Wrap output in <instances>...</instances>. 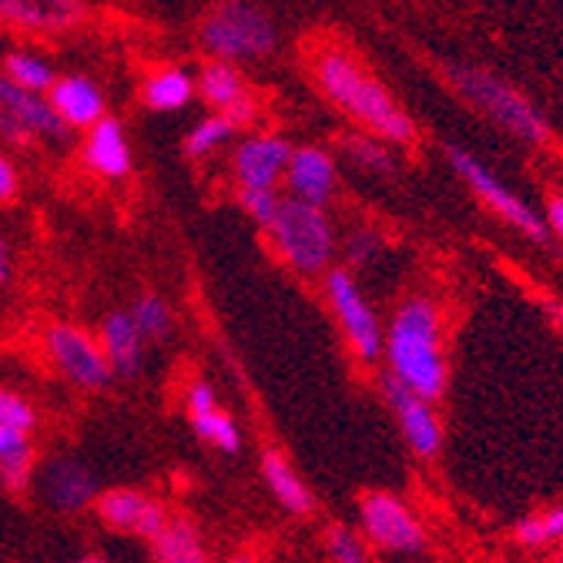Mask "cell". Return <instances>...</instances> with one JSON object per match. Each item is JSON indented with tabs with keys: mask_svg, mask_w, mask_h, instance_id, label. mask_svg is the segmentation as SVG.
<instances>
[{
	"mask_svg": "<svg viewBox=\"0 0 563 563\" xmlns=\"http://www.w3.org/2000/svg\"><path fill=\"white\" fill-rule=\"evenodd\" d=\"M239 131H242V124H239V118H232L229 111H216V114H208V118H201L191 131H188V137H185V155L188 158H208L216 148H222V145H229L232 137H239Z\"/></svg>",
	"mask_w": 563,
	"mask_h": 563,
	"instance_id": "25",
	"label": "cell"
},
{
	"mask_svg": "<svg viewBox=\"0 0 563 563\" xmlns=\"http://www.w3.org/2000/svg\"><path fill=\"white\" fill-rule=\"evenodd\" d=\"M191 430L198 433V440H205L208 446H216L222 453H239V446H242V433L235 427V419L225 416L222 409L191 416Z\"/></svg>",
	"mask_w": 563,
	"mask_h": 563,
	"instance_id": "29",
	"label": "cell"
},
{
	"mask_svg": "<svg viewBox=\"0 0 563 563\" xmlns=\"http://www.w3.org/2000/svg\"><path fill=\"white\" fill-rule=\"evenodd\" d=\"M81 162L91 175L104 178V181H121L134 172V155H131V141L128 131L118 118L104 114L101 121H95L85 134V148H81Z\"/></svg>",
	"mask_w": 563,
	"mask_h": 563,
	"instance_id": "14",
	"label": "cell"
},
{
	"mask_svg": "<svg viewBox=\"0 0 563 563\" xmlns=\"http://www.w3.org/2000/svg\"><path fill=\"white\" fill-rule=\"evenodd\" d=\"M131 319L134 325L141 329V335H145L148 342H165L175 329V316H172V306L165 296L158 292H141L134 302H131Z\"/></svg>",
	"mask_w": 563,
	"mask_h": 563,
	"instance_id": "27",
	"label": "cell"
},
{
	"mask_svg": "<svg viewBox=\"0 0 563 563\" xmlns=\"http://www.w3.org/2000/svg\"><path fill=\"white\" fill-rule=\"evenodd\" d=\"M517 540L523 547H540L550 540H563V507H553L540 517H530L517 527Z\"/></svg>",
	"mask_w": 563,
	"mask_h": 563,
	"instance_id": "31",
	"label": "cell"
},
{
	"mask_svg": "<svg viewBox=\"0 0 563 563\" xmlns=\"http://www.w3.org/2000/svg\"><path fill=\"white\" fill-rule=\"evenodd\" d=\"M0 427H14L31 433L37 427V412L31 406V399H24L21 393L0 386Z\"/></svg>",
	"mask_w": 563,
	"mask_h": 563,
	"instance_id": "32",
	"label": "cell"
},
{
	"mask_svg": "<svg viewBox=\"0 0 563 563\" xmlns=\"http://www.w3.org/2000/svg\"><path fill=\"white\" fill-rule=\"evenodd\" d=\"M345 155L352 158V165H360L373 175H393L396 172V155H393V145L369 131L363 134H349L345 137Z\"/></svg>",
	"mask_w": 563,
	"mask_h": 563,
	"instance_id": "28",
	"label": "cell"
},
{
	"mask_svg": "<svg viewBox=\"0 0 563 563\" xmlns=\"http://www.w3.org/2000/svg\"><path fill=\"white\" fill-rule=\"evenodd\" d=\"M198 98V81L185 67H158L141 85V101L158 114H175Z\"/></svg>",
	"mask_w": 563,
	"mask_h": 563,
	"instance_id": "21",
	"label": "cell"
},
{
	"mask_svg": "<svg viewBox=\"0 0 563 563\" xmlns=\"http://www.w3.org/2000/svg\"><path fill=\"white\" fill-rule=\"evenodd\" d=\"M81 563H108V560H95V556H91V560H81Z\"/></svg>",
	"mask_w": 563,
	"mask_h": 563,
	"instance_id": "41",
	"label": "cell"
},
{
	"mask_svg": "<svg viewBox=\"0 0 563 563\" xmlns=\"http://www.w3.org/2000/svg\"><path fill=\"white\" fill-rule=\"evenodd\" d=\"M325 299H329L349 345L356 349V356L366 363H376L383 356L386 329L379 325V316L373 312L369 299L363 296L356 275L349 268H329L325 272Z\"/></svg>",
	"mask_w": 563,
	"mask_h": 563,
	"instance_id": "8",
	"label": "cell"
},
{
	"mask_svg": "<svg viewBox=\"0 0 563 563\" xmlns=\"http://www.w3.org/2000/svg\"><path fill=\"white\" fill-rule=\"evenodd\" d=\"M98 339L108 356V366L114 373V379H137L141 369H145V335L134 325L128 309H111L101 325H98Z\"/></svg>",
	"mask_w": 563,
	"mask_h": 563,
	"instance_id": "17",
	"label": "cell"
},
{
	"mask_svg": "<svg viewBox=\"0 0 563 563\" xmlns=\"http://www.w3.org/2000/svg\"><path fill=\"white\" fill-rule=\"evenodd\" d=\"M54 111L64 118V124L75 131V128H91L95 121H101L108 114V101L104 91L95 78L88 75H57L54 88L47 91Z\"/></svg>",
	"mask_w": 563,
	"mask_h": 563,
	"instance_id": "20",
	"label": "cell"
},
{
	"mask_svg": "<svg viewBox=\"0 0 563 563\" xmlns=\"http://www.w3.org/2000/svg\"><path fill=\"white\" fill-rule=\"evenodd\" d=\"M292 145L282 134H249L232 152V175L239 188H275L286 178V168L292 162Z\"/></svg>",
	"mask_w": 563,
	"mask_h": 563,
	"instance_id": "9",
	"label": "cell"
},
{
	"mask_svg": "<svg viewBox=\"0 0 563 563\" xmlns=\"http://www.w3.org/2000/svg\"><path fill=\"white\" fill-rule=\"evenodd\" d=\"M547 225H550V235L563 242V195L547 198Z\"/></svg>",
	"mask_w": 563,
	"mask_h": 563,
	"instance_id": "38",
	"label": "cell"
},
{
	"mask_svg": "<svg viewBox=\"0 0 563 563\" xmlns=\"http://www.w3.org/2000/svg\"><path fill=\"white\" fill-rule=\"evenodd\" d=\"M0 70H4L14 85H21L27 91H41V95H47L57 81L54 64L34 51H8L4 60H0Z\"/></svg>",
	"mask_w": 563,
	"mask_h": 563,
	"instance_id": "26",
	"label": "cell"
},
{
	"mask_svg": "<svg viewBox=\"0 0 563 563\" xmlns=\"http://www.w3.org/2000/svg\"><path fill=\"white\" fill-rule=\"evenodd\" d=\"M44 500L60 514H78L98 500V483L91 470L75 456H51L41 470Z\"/></svg>",
	"mask_w": 563,
	"mask_h": 563,
	"instance_id": "16",
	"label": "cell"
},
{
	"mask_svg": "<svg viewBox=\"0 0 563 563\" xmlns=\"http://www.w3.org/2000/svg\"><path fill=\"white\" fill-rule=\"evenodd\" d=\"M275 252L299 275H322L335 258V229L322 205L302 198H282L278 216L268 229Z\"/></svg>",
	"mask_w": 563,
	"mask_h": 563,
	"instance_id": "5",
	"label": "cell"
},
{
	"mask_svg": "<svg viewBox=\"0 0 563 563\" xmlns=\"http://www.w3.org/2000/svg\"><path fill=\"white\" fill-rule=\"evenodd\" d=\"M91 18L88 0H0V24L57 37L78 31Z\"/></svg>",
	"mask_w": 563,
	"mask_h": 563,
	"instance_id": "11",
	"label": "cell"
},
{
	"mask_svg": "<svg viewBox=\"0 0 563 563\" xmlns=\"http://www.w3.org/2000/svg\"><path fill=\"white\" fill-rule=\"evenodd\" d=\"M34 131L18 118V114H11V111H4L0 108V141L4 145H11V148H31L34 145Z\"/></svg>",
	"mask_w": 563,
	"mask_h": 563,
	"instance_id": "34",
	"label": "cell"
},
{
	"mask_svg": "<svg viewBox=\"0 0 563 563\" xmlns=\"http://www.w3.org/2000/svg\"><path fill=\"white\" fill-rule=\"evenodd\" d=\"M31 473H34L31 433L14 430V427H0V479L8 483V489L21 493L31 486Z\"/></svg>",
	"mask_w": 563,
	"mask_h": 563,
	"instance_id": "24",
	"label": "cell"
},
{
	"mask_svg": "<svg viewBox=\"0 0 563 563\" xmlns=\"http://www.w3.org/2000/svg\"><path fill=\"white\" fill-rule=\"evenodd\" d=\"M21 191V175L8 155H0V201H11Z\"/></svg>",
	"mask_w": 563,
	"mask_h": 563,
	"instance_id": "37",
	"label": "cell"
},
{
	"mask_svg": "<svg viewBox=\"0 0 563 563\" xmlns=\"http://www.w3.org/2000/svg\"><path fill=\"white\" fill-rule=\"evenodd\" d=\"M44 349L51 363L60 369V376L67 383H75L78 389H108L114 373L108 366V356L101 349V339L91 335L88 329L75 325V322H54L44 332Z\"/></svg>",
	"mask_w": 563,
	"mask_h": 563,
	"instance_id": "7",
	"label": "cell"
},
{
	"mask_svg": "<svg viewBox=\"0 0 563 563\" xmlns=\"http://www.w3.org/2000/svg\"><path fill=\"white\" fill-rule=\"evenodd\" d=\"M239 201L245 208V216L258 225V229H272L278 208H282V195L275 188H242L239 191Z\"/></svg>",
	"mask_w": 563,
	"mask_h": 563,
	"instance_id": "30",
	"label": "cell"
},
{
	"mask_svg": "<svg viewBox=\"0 0 563 563\" xmlns=\"http://www.w3.org/2000/svg\"><path fill=\"white\" fill-rule=\"evenodd\" d=\"M11 275H14V252L4 239H0V286H8Z\"/></svg>",
	"mask_w": 563,
	"mask_h": 563,
	"instance_id": "39",
	"label": "cell"
},
{
	"mask_svg": "<svg viewBox=\"0 0 563 563\" xmlns=\"http://www.w3.org/2000/svg\"><path fill=\"white\" fill-rule=\"evenodd\" d=\"M232 563H255V560H252V556H235Z\"/></svg>",
	"mask_w": 563,
	"mask_h": 563,
	"instance_id": "40",
	"label": "cell"
},
{
	"mask_svg": "<svg viewBox=\"0 0 563 563\" xmlns=\"http://www.w3.org/2000/svg\"><path fill=\"white\" fill-rule=\"evenodd\" d=\"M0 108L18 114L37 137L44 141H54V145H64L70 141V128L64 124V118L54 111L51 98L41 95V91H27L21 85H14L4 70H0Z\"/></svg>",
	"mask_w": 563,
	"mask_h": 563,
	"instance_id": "19",
	"label": "cell"
},
{
	"mask_svg": "<svg viewBox=\"0 0 563 563\" xmlns=\"http://www.w3.org/2000/svg\"><path fill=\"white\" fill-rule=\"evenodd\" d=\"M383 393H386V402L393 406V412L399 419V430H402L406 443L412 446V453L422 460H433L443 446V430H440V419L433 412V402L427 396L412 393L409 386H402L393 376L383 379Z\"/></svg>",
	"mask_w": 563,
	"mask_h": 563,
	"instance_id": "12",
	"label": "cell"
},
{
	"mask_svg": "<svg viewBox=\"0 0 563 563\" xmlns=\"http://www.w3.org/2000/svg\"><path fill=\"white\" fill-rule=\"evenodd\" d=\"M312 70H316L319 91L363 131L389 141V145H412L416 141V121L386 91V85L373 78L349 51H339V47L319 51Z\"/></svg>",
	"mask_w": 563,
	"mask_h": 563,
	"instance_id": "1",
	"label": "cell"
},
{
	"mask_svg": "<svg viewBox=\"0 0 563 563\" xmlns=\"http://www.w3.org/2000/svg\"><path fill=\"white\" fill-rule=\"evenodd\" d=\"M262 476H265L268 489L275 493V500L289 514H309L312 510L309 486L302 483V476L289 466V460L282 453H275V450L262 453Z\"/></svg>",
	"mask_w": 563,
	"mask_h": 563,
	"instance_id": "22",
	"label": "cell"
},
{
	"mask_svg": "<svg viewBox=\"0 0 563 563\" xmlns=\"http://www.w3.org/2000/svg\"><path fill=\"white\" fill-rule=\"evenodd\" d=\"M443 155H446L450 168L466 181V188H470V191H473L500 222H507L510 229H517L520 235H527V239L537 242V245H547V242H550L547 216H537V211H533L510 185H504L497 175H493L476 155H470V152L460 148V145H443Z\"/></svg>",
	"mask_w": 563,
	"mask_h": 563,
	"instance_id": "6",
	"label": "cell"
},
{
	"mask_svg": "<svg viewBox=\"0 0 563 563\" xmlns=\"http://www.w3.org/2000/svg\"><path fill=\"white\" fill-rule=\"evenodd\" d=\"M185 402H188V412H191V416L219 409V396H216V389H211L205 379H198V383H191V386H188Z\"/></svg>",
	"mask_w": 563,
	"mask_h": 563,
	"instance_id": "36",
	"label": "cell"
},
{
	"mask_svg": "<svg viewBox=\"0 0 563 563\" xmlns=\"http://www.w3.org/2000/svg\"><path fill=\"white\" fill-rule=\"evenodd\" d=\"M195 81H198V98L211 111H229L232 118H239L242 128L255 121V98L249 95V81L235 60L211 57L208 64H201Z\"/></svg>",
	"mask_w": 563,
	"mask_h": 563,
	"instance_id": "13",
	"label": "cell"
},
{
	"mask_svg": "<svg viewBox=\"0 0 563 563\" xmlns=\"http://www.w3.org/2000/svg\"><path fill=\"white\" fill-rule=\"evenodd\" d=\"M363 527L366 537L389 553H419L427 543L412 510L389 493H369L363 500Z\"/></svg>",
	"mask_w": 563,
	"mask_h": 563,
	"instance_id": "10",
	"label": "cell"
},
{
	"mask_svg": "<svg viewBox=\"0 0 563 563\" xmlns=\"http://www.w3.org/2000/svg\"><path fill=\"white\" fill-rule=\"evenodd\" d=\"M446 78L476 111H483L493 124H500L514 137H520L523 145H543L550 137V121L543 118V111L507 78L466 60H450Z\"/></svg>",
	"mask_w": 563,
	"mask_h": 563,
	"instance_id": "3",
	"label": "cell"
},
{
	"mask_svg": "<svg viewBox=\"0 0 563 563\" xmlns=\"http://www.w3.org/2000/svg\"><path fill=\"white\" fill-rule=\"evenodd\" d=\"M379 252H383V235H379L376 229L360 225V229H352V232H349V239H345V258H349L352 268H366V265H373Z\"/></svg>",
	"mask_w": 563,
	"mask_h": 563,
	"instance_id": "33",
	"label": "cell"
},
{
	"mask_svg": "<svg viewBox=\"0 0 563 563\" xmlns=\"http://www.w3.org/2000/svg\"><path fill=\"white\" fill-rule=\"evenodd\" d=\"M152 547H155L158 563H208L201 533L185 517H168V523L152 540Z\"/></svg>",
	"mask_w": 563,
	"mask_h": 563,
	"instance_id": "23",
	"label": "cell"
},
{
	"mask_svg": "<svg viewBox=\"0 0 563 563\" xmlns=\"http://www.w3.org/2000/svg\"><path fill=\"white\" fill-rule=\"evenodd\" d=\"M383 356L389 376L412 393L437 402L446 393V352H443V319L430 296H409L389 319Z\"/></svg>",
	"mask_w": 563,
	"mask_h": 563,
	"instance_id": "2",
	"label": "cell"
},
{
	"mask_svg": "<svg viewBox=\"0 0 563 563\" xmlns=\"http://www.w3.org/2000/svg\"><path fill=\"white\" fill-rule=\"evenodd\" d=\"M286 188L292 198H302V201H312V205H329L332 195H335V185H339V168H335V158L316 145H302L292 152V162L286 168Z\"/></svg>",
	"mask_w": 563,
	"mask_h": 563,
	"instance_id": "18",
	"label": "cell"
},
{
	"mask_svg": "<svg viewBox=\"0 0 563 563\" xmlns=\"http://www.w3.org/2000/svg\"><path fill=\"white\" fill-rule=\"evenodd\" d=\"M95 510L108 527L131 530L145 540H155L162 533V527L168 523V510L137 489H104V493H98Z\"/></svg>",
	"mask_w": 563,
	"mask_h": 563,
	"instance_id": "15",
	"label": "cell"
},
{
	"mask_svg": "<svg viewBox=\"0 0 563 563\" xmlns=\"http://www.w3.org/2000/svg\"><path fill=\"white\" fill-rule=\"evenodd\" d=\"M329 547H332V560L335 563H366V553H363L360 540L352 537L349 530H342V527H335L329 533Z\"/></svg>",
	"mask_w": 563,
	"mask_h": 563,
	"instance_id": "35",
	"label": "cell"
},
{
	"mask_svg": "<svg viewBox=\"0 0 563 563\" xmlns=\"http://www.w3.org/2000/svg\"><path fill=\"white\" fill-rule=\"evenodd\" d=\"M198 41L208 57L222 60H262L278 47L275 21L252 0H219L201 18Z\"/></svg>",
	"mask_w": 563,
	"mask_h": 563,
	"instance_id": "4",
	"label": "cell"
}]
</instances>
